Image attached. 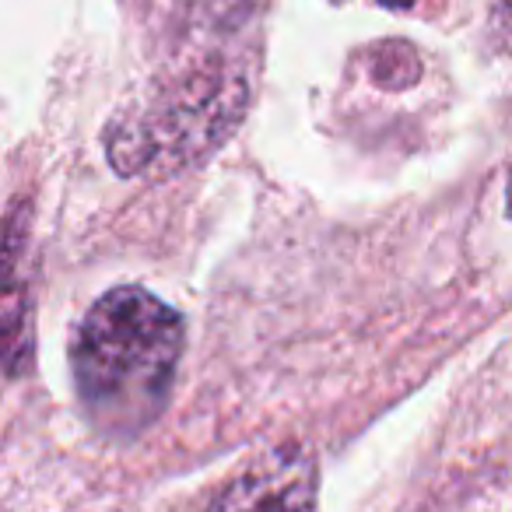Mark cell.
Returning <instances> with one entry per match:
<instances>
[{
    "label": "cell",
    "instance_id": "6da1fadb",
    "mask_svg": "<svg viewBox=\"0 0 512 512\" xmlns=\"http://www.w3.org/2000/svg\"><path fill=\"white\" fill-rule=\"evenodd\" d=\"M183 355L179 316L144 288L102 295L81 320L71 369L88 421L106 435H137L169 404Z\"/></svg>",
    "mask_w": 512,
    "mask_h": 512
},
{
    "label": "cell",
    "instance_id": "7a4b0ae2",
    "mask_svg": "<svg viewBox=\"0 0 512 512\" xmlns=\"http://www.w3.org/2000/svg\"><path fill=\"white\" fill-rule=\"evenodd\" d=\"M316 505V463L299 449L256 460L235 477L207 512H313Z\"/></svg>",
    "mask_w": 512,
    "mask_h": 512
},
{
    "label": "cell",
    "instance_id": "3957f363",
    "mask_svg": "<svg viewBox=\"0 0 512 512\" xmlns=\"http://www.w3.org/2000/svg\"><path fill=\"white\" fill-rule=\"evenodd\" d=\"M505 207H509V218H512V172H509V186H505Z\"/></svg>",
    "mask_w": 512,
    "mask_h": 512
},
{
    "label": "cell",
    "instance_id": "277c9868",
    "mask_svg": "<svg viewBox=\"0 0 512 512\" xmlns=\"http://www.w3.org/2000/svg\"><path fill=\"white\" fill-rule=\"evenodd\" d=\"M498 4H502V11H505V22L512 25V0H498Z\"/></svg>",
    "mask_w": 512,
    "mask_h": 512
}]
</instances>
